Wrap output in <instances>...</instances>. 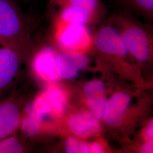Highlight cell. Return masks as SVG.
Instances as JSON below:
<instances>
[{
	"label": "cell",
	"mask_w": 153,
	"mask_h": 153,
	"mask_svg": "<svg viewBox=\"0 0 153 153\" xmlns=\"http://www.w3.org/2000/svg\"><path fill=\"white\" fill-rule=\"evenodd\" d=\"M0 44L23 57L28 48L26 18L15 0H0Z\"/></svg>",
	"instance_id": "1"
},
{
	"label": "cell",
	"mask_w": 153,
	"mask_h": 153,
	"mask_svg": "<svg viewBox=\"0 0 153 153\" xmlns=\"http://www.w3.org/2000/svg\"><path fill=\"white\" fill-rule=\"evenodd\" d=\"M110 22L120 33L128 52L137 60L144 62L150 58L151 43L146 31L126 11L115 13Z\"/></svg>",
	"instance_id": "2"
},
{
	"label": "cell",
	"mask_w": 153,
	"mask_h": 153,
	"mask_svg": "<svg viewBox=\"0 0 153 153\" xmlns=\"http://www.w3.org/2000/svg\"><path fill=\"white\" fill-rule=\"evenodd\" d=\"M22 57L16 51L0 44V102L13 86Z\"/></svg>",
	"instance_id": "3"
},
{
	"label": "cell",
	"mask_w": 153,
	"mask_h": 153,
	"mask_svg": "<svg viewBox=\"0 0 153 153\" xmlns=\"http://www.w3.org/2000/svg\"><path fill=\"white\" fill-rule=\"evenodd\" d=\"M94 42L95 48L105 55L123 56L128 53L120 33L111 23L99 29Z\"/></svg>",
	"instance_id": "4"
},
{
	"label": "cell",
	"mask_w": 153,
	"mask_h": 153,
	"mask_svg": "<svg viewBox=\"0 0 153 153\" xmlns=\"http://www.w3.org/2000/svg\"><path fill=\"white\" fill-rule=\"evenodd\" d=\"M20 105L15 95L0 102V141L17 133L22 123Z\"/></svg>",
	"instance_id": "5"
},
{
	"label": "cell",
	"mask_w": 153,
	"mask_h": 153,
	"mask_svg": "<svg viewBox=\"0 0 153 153\" xmlns=\"http://www.w3.org/2000/svg\"><path fill=\"white\" fill-rule=\"evenodd\" d=\"M61 22L64 26L59 35V43L62 48L76 50L87 46L90 38L86 25Z\"/></svg>",
	"instance_id": "6"
},
{
	"label": "cell",
	"mask_w": 153,
	"mask_h": 153,
	"mask_svg": "<svg viewBox=\"0 0 153 153\" xmlns=\"http://www.w3.org/2000/svg\"><path fill=\"white\" fill-rule=\"evenodd\" d=\"M56 63L61 78L71 79L76 77L79 71L88 65V59L81 53L64 52L57 56Z\"/></svg>",
	"instance_id": "7"
},
{
	"label": "cell",
	"mask_w": 153,
	"mask_h": 153,
	"mask_svg": "<svg viewBox=\"0 0 153 153\" xmlns=\"http://www.w3.org/2000/svg\"><path fill=\"white\" fill-rule=\"evenodd\" d=\"M105 85L100 81H93L87 83L84 91L87 98V104L90 112L97 119L103 117L106 99Z\"/></svg>",
	"instance_id": "8"
},
{
	"label": "cell",
	"mask_w": 153,
	"mask_h": 153,
	"mask_svg": "<svg viewBox=\"0 0 153 153\" xmlns=\"http://www.w3.org/2000/svg\"><path fill=\"white\" fill-rule=\"evenodd\" d=\"M130 102L129 97L125 93L114 94L106 102L103 118L109 126H119L124 118Z\"/></svg>",
	"instance_id": "9"
},
{
	"label": "cell",
	"mask_w": 153,
	"mask_h": 153,
	"mask_svg": "<svg viewBox=\"0 0 153 153\" xmlns=\"http://www.w3.org/2000/svg\"><path fill=\"white\" fill-rule=\"evenodd\" d=\"M56 54L54 49L45 48L40 51L34 59V68L39 74L44 79L56 81L60 78L56 63Z\"/></svg>",
	"instance_id": "10"
},
{
	"label": "cell",
	"mask_w": 153,
	"mask_h": 153,
	"mask_svg": "<svg viewBox=\"0 0 153 153\" xmlns=\"http://www.w3.org/2000/svg\"><path fill=\"white\" fill-rule=\"evenodd\" d=\"M68 125L77 136L86 138L98 133L100 130L99 122L90 112L82 111L71 116Z\"/></svg>",
	"instance_id": "11"
},
{
	"label": "cell",
	"mask_w": 153,
	"mask_h": 153,
	"mask_svg": "<svg viewBox=\"0 0 153 153\" xmlns=\"http://www.w3.org/2000/svg\"><path fill=\"white\" fill-rule=\"evenodd\" d=\"M56 15L59 20L69 23L87 25L98 21V19L88 11L71 6L59 7Z\"/></svg>",
	"instance_id": "12"
},
{
	"label": "cell",
	"mask_w": 153,
	"mask_h": 153,
	"mask_svg": "<svg viewBox=\"0 0 153 153\" xmlns=\"http://www.w3.org/2000/svg\"><path fill=\"white\" fill-rule=\"evenodd\" d=\"M53 5L59 8L71 6L86 10L99 21L106 15V9L101 0H52Z\"/></svg>",
	"instance_id": "13"
},
{
	"label": "cell",
	"mask_w": 153,
	"mask_h": 153,
	"mask_svg": "<svg viewBox=\"0 0 153 153\" xmlns=\"http://www.w3.org/2000/svg\"><path fill=\"white\" fill-rule=\"evenodd\" d=\"M123 1L130 11L146 19H153V0H123Z\"/></svg>",
	"instance_id": "14"
},
{
	"label": "cell",
	"mask_w": 153,
	"mask_h": 153,
	"mask_svg": "<svg viewBox=\"0 0 153 153\" xmlns=\"http://www.w3.org/2000/svg\"><path fill=\"white\" fill-rule=\"evenodd\" d=\"M51 109V105L48 100L40 98L29 104L27 111L30 117L41 121L44 116L49 113Z\"/></svg>",
	"instance_id": "15"
},
{
	"label": "cell",
	"mask_w": 153,
	"mask_h": 153,
	"mask_svg": "<svg viewBox=\"0 0 153 153\" xmlns=\"http://www.w3.org/2000/svg\"><path fill=\"white\" fill-rule=\"evenodd\" d=\"M16 133L0 141V153H22L25 149Z\"/></svg>",
	"instance_id": "16"
},
{
	"label": "cell",
	"mask_w": 153,
	"mask_h": 153,
	"mask_svg": "<svg viewBox=\"0 0 153 153\" xmlns=\"http://www.w3.org/2000/svg\"><path fill=\"white\" fill-rule=\"evenodd\" d=\"M48 102L55 111L59 113H62L65 107V96L62 91L57 88H52L48 93Z\"/></svg>",
	"instance_id": "17"
},
{
	"label": "cell",
	"mask_w": 153,
	"mask_h": 153,
	"mask_svg": "<svg viewBox=\"0 0 153 153\" xmlns=\"http://www.w3.org/2000/svg\"><path fill=\"white\" fill-rule=\"evenodd\" d=\"M40 122L41 121L30 117L22 120L21 126L28 136H35L40 131Z\"/></svg>",
	"instance_id": "18"
},
{
	"label": "cell",
	"mask_w": 153,
	"mask_h": 153,
	"mask_svg": "<svg viewBox=\"0 0 153 153\" xmlns=\"http://www.w3.org/2000/svg\"><path fill=\"white\" fill-rule=\"evenodd\" d=\"M66 150L69 153H78L79 150V144L76 140L69 138L66 142Z\"/></svg>",
	"instance_id": "19"
},
{
	"label": "cell",
	"mask_w": 153,
	"mask_h": 153,
	"mask_svg": "<svg viewBox=\"0 0 153 153\" xmlns=\"http://www.w3.org/2000/svg\"><path fill=\"white\" fill-rule=\"evenodd\" d=\"M153 145L152 141L145 143L141 149V153H153Z\"/></svg>",
	"instance_id": "20"
},
{
	"label": "cell",
	"mask_w": 153,
	"mask_h": 153,
	"mask_svg": "<svg viewBox=\"0 0 153 153\" xmlns=\"http://www.w3.org/2000/svg\"><path fill=\"white\" fill-rule=\"evenodd\" d=\"M90 152L93 153H103V149L98 143H94L90 147Z\"/></svg>",
	"instance_id": "21"
},
{
	"label": "cell",
	"mask_w": 153,
	"mask_h": 153,
	"mask_svg": "<svg viewBox=\"0 0 153 153\" xmlns=\"http://www.w3.org/2000/svg\"><path fill=\"white\" fill-rule=\"evenodd\" d=\"M153 120L151 121L150 124L148 126L146 131V137L150 141H153Z\"/></svg>",
	"instance_id": "22"
},
{
	"label": "cell",
	"mask_w": 153,
	"mask_h": 153,
	"mask_svg": "<svg viewBox=\"0 0 153 153\" xmlns=\"http://www.w3.org/2000/svg\"><path fill=\"white\" fill-rule=\"evenodd\" d=\"M78 152L81 153H90V147L87 143L82 142L79 145Z\"/></svg>",
	"instance_id": "23"
}]
</instances>
